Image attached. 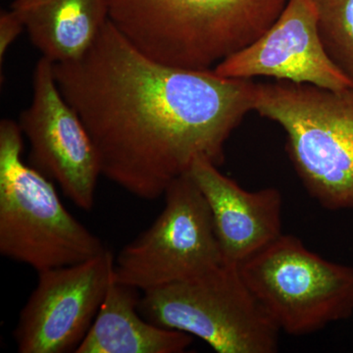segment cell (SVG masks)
I'll return each instance as SVG.
<instances>
[{
  "label": "cell",
  "mask_w": 353,
  "mask_h": 353,
  "mask_svg": "<svg viewBox=\"0 0 353 353\" xmlns=\"http://www.w3.org/2000/svg\"><path fill=\"white\" fill-rule=\"evenodd\" d=\"M218 167L199 158L189 174L210 208L223 261L239 267L282 236V194L245 190Z\"/></svg>",
  "instance_id": "8fae6325"
},
{
  "label": "cell",
  "mask_w": 353,
  "mask_h": 353,
  "mask_svg": "<svg viewBox=\"0 0 353 353\" xmlns=\"http://www.w3.org/2000/svg\"><path fill=\"white\" fill-rule=\"evenodd\" d=\"M213 71L223 78L267 77L326 90L353 88L325 48L314 0H288L262 36L216 65Z\"/></svg>",
  "instance_id": "30bf717a"
},
{
  "label": "cell",
  "mask_w": 353,
  "mask_h": 353,
  "mask_svg": "<svg viewBox=\"0 0 353 353\" xmlns=\"http://www.w3.org/2000/svg\"><path fill=\"white\" fill-rule=\"evenodd\" d=\"M53 70L101 175L146 201L164 196L199 158L220 166L228 139L254 108L256 83L155 61L110 20L85 54Z\"/></svg>",
  "instance_id": "6da1fadb"
},
{
  "label": "cell",
  "mask_w": 353,
  "mask_h": 353,
  "mask_svg": "<svg viewBox=\"0 0 353 353\" xmlns=\"http://www.w3.org/2000/svg\"><path fill=\"white\" fill-rule=\"evenodd\" d=\"M164 196L163 211L114 263L116 280L141 292L197 277L224 262L210 208L189 172Z\"/></svg>",
  "instance_id": "52a82bcc"
},
{
  "label": "cell",
  "mask_w": 353,
  "mask_h": 353,
  "mask_svg": "<svg viewBox=\"0 0 353 353\" xmlns=\"http://www.w3.org/2000/svg\"><path fill=\"white\" fill-rule=\"evenodd\" d=\"M18 122H0V253L37 272L81 263L108 248L65 208L50 179L23 160Z\"/></svg>",
  "instance_id": "277c9868"
},
{
  "label": "cell",
  "mask_w": 353,
  "mask_h": 353,
  "mask_svg": "<svg viewBox=\"0 0 353 353\" xmlns=\"http://www.w3.org/2000/svg\"><path fill=\"white\" fill-rule=\"evenodd\" d=\"M288 0H108L109 18L146 57L213 70L264 34Z\"/></svg>",
  "instance_id": "7a4b0ae2"
},
{
  "label": "cell",
  "mask_w": 353,
  "mask_h": 353,
  "mask_svg": "<svg viewBox=\"0 0 353 353\" xmlns=\"http://www.w3.org/2000/svg\"><path fill=\"white\" fill-rule=\"evenodd\" d=\"M105 252L81 263L38 272L39 280L13 332L20 353H66L90 331L114 274Z\"/></svg>",
  "instance_id": "9c48e42d"
},
{
  "label": "cell",
  "mask_w": 353,
  "mask_h": 353,
  "mask_svg": "<svg viewBox=\"0 0 353 353\" xmlns=\"http://www.w3.org/2000/svg\"><path fill=\"white\" fill-rule=\"evenodd\" d=\"M11 10L52 63L82 57L110 20L108 0H14Z\"/></svg>",
  "instance_id": "7c38bea8"
},
{
  "label": "cell",
  "mask_w": 353,
  "mask_h": 353,
  "mask_svg": "<svg viewBox=\"0 0 353 353\" xmlns=\"http://www.w3.org/2000/svg\"><path fill=\"white\" fill-rule=\"evenodd\" d=\"M329 57L353 83V0H314Z\"/></svg>",
  "instance_id": "5bb4252c"
},
{
  "label": "cell",
  "mask_w": 353,
  "mask_h": 353,
  "mask_svg": "<svg viewBox=\"0 0 353 353\" xmlns=\"http://www.w3.org/2000/svg\"><path fill=\"white\" fill-rule=\"evenodd\" d=\"M139 313L162 328L197 336L218 353H274L280 330L239 267L223 262L197 277L146 290Z\"/></svg>",
  "instance_id": "5b68a950"
},
{
  "label": "cell",
  "mask_w": 353,
  "mask_h": 353,
  "mask_svg": "<svg viewBox=\"0 0 353 353\" xmlns=\"http://www.w3.org/2000/svg\"><path fill=\"white\" fill-rule=\"evenodd\" d=\"M136 288L111 279L108 292L90 331L76 353H181L192 336L162 328L143 317Z\"/></svg>",
  "instance_id": "4fadbf2b"
},
{
  "label": "cell",
  "mask_w": 353,
  "mask_h": 353,
  "mask_svg": "<svg viewBox=\"0 0 353 353\" xmlns=\"http://www.w3.org/2000/svg\"><path fill=\"white\" fill-rule=\"evenodd\" d=\"M24 30L22 21L12 10L2 11L0 15V64L1 66L11 44Z\"/></svg>",
  "instance_id": "9a60e30c"
},
{
  "label": "cell",
  "mask_w": 353,
  "mask_h": 353,
  "mask_svg": "<svg viewBox=\"0 0 353 353\" xmlns=\"http://www.w3.org/2000/svg\"><path fill=\"white\" fill-rule=\"evenodd\" d=\"M241 277L280 331L301 336L353 314V268L329 261L290 234L239 266Z\"/></svg>",
  "instance_id": "8992f818"
},
{
  "label": "cell",
  "mask_w": 353,
  "mask_h": 353,
  "mask_svg": "<svg viewBox=\"0 0 353 353\" xmlns=\"http://www.w3.org/2000/svg\"><path fill=\"white\" fill-rule=\"evenodd\" d=\"M18 125L29 141L34 168L57 182L79 208L92 209L101 175L99 157L80 116L60 92L48 58L37 62L32 101L21 112Z\"/></svg>",
  "instance_id": "ba28073f"
},
{
  "label": "cell",
  "mask_w": 353,
  "mask_h": 353,
  "mask_svg": "<svg viewBox=\"0 0 353 353\" xmlns=\"http://www.w3.org/2000/svg\"><path fill=\"white\" fill-rule=\"evenodd\" d=\"M253 110L284 130L290 161L318 203L353 209V88L257 83Z\"/></svg>",
  "instance_id": "3957f363"
}]
</instances>
